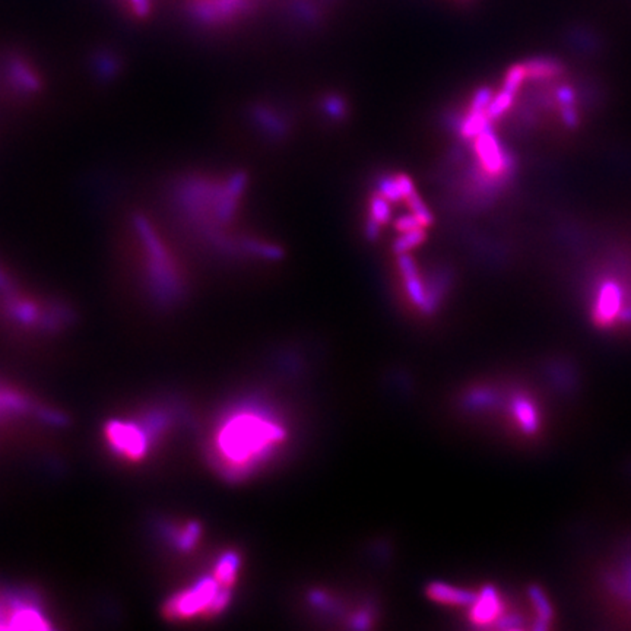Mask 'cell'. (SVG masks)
<instances>
[{
  "instance_id": "cell-8",
  "label": "cell",
  "mask_w": 631,
  "mask_h": 631,
  "mask_svg": "<svg viewBox=\"0 0 631 631\" xmlns=\"http://www.w3.org/2000/svg\"><path fill=\"white\" fill-rule=\"evenodd\" d=\"M239 566H240L239 557L234 553H227L217 561V564H215L212 576L220 585L229 589L236 582Z\"/></svg>"
},
{
  "instance_id": "cell-1",
  "label": "cell",
  "mask_w": 631,
  "mask_h": 631,
  "mask_svg": "<svg viewBox=\"0 0 631 631\" xmlns=\"http://www.w3.org/2000/svg\"><path fill=\"white\" fill-rule=\"evenodd\" d=\"M285 436L284 425L268 411L240 408L227 415L215 430L212 460L227 478H244L269 460Z\"/></svg>"
},
{
  "instance_id": "cell-4",
  "label": "cell",
  "mask_w": 631,
  "mask_h": 631,
  "mask_svg": "<svg viewBox=\"0 0 631 631\" xmlns=\"http://www.w3.org/2000/svg\"><path fill=\"white\" fill-rule=\"evenodd\" d=\"M0 620L8 621L6 627L12 628H47L41 612L28 604L0 605Z\"/></svg>"
},
{
  "instance_id": "cell-7",
  "label": "cell",
  "mask_w": 631,
  "mask_h": 631,
  "mask_svg": "<svg viewBox=\"0 0 631 631\" xmlns=\"http://www.w3.org/2000/svg\"><path fill=\"white\" fill-rule=\"evenodd\" d=\"M428 595L433 597L434 601L447 605H469L472 604L475 597V595L467 590L453 588L451 585H433L430 588Z\"/></svg>"
},
{
  "instance_id": "cell-3",
  "label": "cell",
  "mask_w": 631,
  "mask_h": 631,
  "mask_svg": "<svg viewBox=\"0 0 631 631\" xmlns=\"http://www.w3.org/2000/svg\"><path fill=\"white\" fill-rule=\"evenodd\" d=\"M106 441L110 449L129 460L142 459L149 447L145 430L130 421H111L106 427Z\"/></svg>"
},
{
  "instance_id": "cell-6",
  "label": "cell",
  "mask_w": 631,
  "mask_h": 631,
  "mask_svg": "<svg viewBox=\"0 0 631 631\" xmlns=\"http://www.w3.org/2000/svg\"><path fill=\"white\" fill-rule=\"evenodd\" d=\"M502 611V597L494 589L487 588L474 597L469 618L476 624H488L500 618Z\"/></svg>"
},
{
  "instance_id": "cell-2",
  "label": "cell",
  "mask_w": 631,
  "mask_h": 631,
  "mask_svg": "<svg viewBox=\"0 0 631 631\" xmlns=\"http://www.w3.org/2000/svg\"><path fill=\"white\" fill-rule=\"evenodd\" d=\"M229 595V589L220 585L212 576L171 597L165 605V616L176 620L215 616L227 607Z\"/></svg>"
},
{
  "instance_id": "cell-9",
  "label": "cell",
  "mask_w": 631,
  "mask_h": 631,
  "mask_svg": "<svg viewBox=\"0 0 631 631\" xmlns=\"http://www.w3.org/2000/svg\"><path fill=\"white\" fill-rule=\"evenodd\" d=\"M513 413H514V418H516L518 424L525 431H534L537 428L538 415H537L535 406L529 401L523 399V397H519V399L514 401Z\"/></svg>"
},
{
  "instance_id": "cell-5",
  "label": "cell",
  "mask_w": 631,
  "mask_h": 631,
  "mask_svg": "<svg viewBox=\"0 0 631 631\" xmlns=\"http://www.w3.org/2000/svg\"><path fill=\"white\" fill-rule=\"evenodd\" d=\"M623 307V294L618 285L608 282L600 292H597L595 302V316L596 320L601 325L611 323L614 319L618 318Z\"/></svg>"
}]
</instances>
